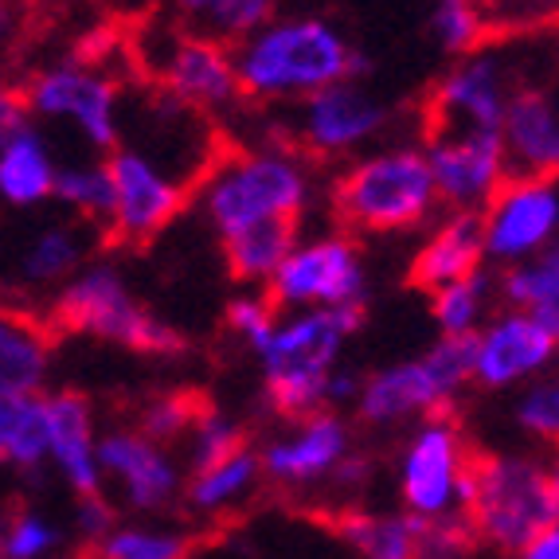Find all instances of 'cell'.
<instances>
[{"mask_svg":"<svg viewBox=\"0 0 559 559\" xmlns=\"http://www.w3.org/2000/svg\"><path fill=\"white\" fill-rule=\"evenodd\" d=\"M47 400V466L75 497L106 493L98 466V423L79 392H44Z\"/></svg>","mask_w":559,"mask_h":559,"instance_id":"cell-21","label":"cell"},{"mask_svg":"<svg viewBox=\"0 0 559 559\" xmlns=\"http://www.w3.org/2000/svg\"><path fill=\"white\" fill-rule=\"evenodd\" d=\"M509 177H556L559 168V103L556 91L540 79H516L504 103L501 126Z\"/></svg>","mask_w":559,"mask_h":559,"instance_id":"cell-20","label":"cell"},{"mask_svg":"<svg viewBox=\"0 0 559 559\" xmlns=\"http://www.w3.org/2000/svg\"><path fill=\"white\" fill-rule=\"evenodd\" d=\"M341 540L356 551V559H419L423 524L407 513H372V509H348L336 516Z\"/></svg>","mask_w":559,"mask_h":559,"instance_id":"cell-28","label":"cell"},{"mask_svg":"<svg viewBox=\"0 0 559 559\" xmlns=\"http://www.w3.org/2000/svg\"><path fill=\"white\" fill-rule=\"evenodd\" d=\"M559 353L556 321L524 309H493L474 333V383L485 392H516L551 372Z\"/></svg>","mask_w":559,"mask_h":559,"instance_id":"cell-16","label":"cell"},{"mask_svg":"<svg viewBox=\"0 0 559 559\" xmlns=\"http://www.w3.org/2000/svg\"><path fill=\"white\" fill-rule=\"evenodd\" d=\"M63 548V528L32 504L0 513V559H56Z\"/></svg>","mask_w":559,"mask_h":559,"instance_id":"cell-35","label":"cell"},{"mask_svg":"<svg viewBox=\"0 0 559 559\" xmlns=\"http://www.w3.org/2000/svg\"><path fill=\"white\" fill-rule=\"evenodd\" d=\"M329 204L348 231L400 235L439 212V192L423 145H388L341 168L329 188Z\"/></svg>","mask_w":559,"mask_h":559,"instance_id":"cell-5","label":"cell"},{"mask_svg":"<svg viewBox=\"0 0 559 559\" xmlns=\"http://www.w3.org/2000/svg\"><path fill=\"white\" fill-rule=\"evenodd\" d=\"M200 407H204V403H200L197 395H157V400H150L141 407L138 427L133 430H141L145 439L173 450L185 442V435L192 430V423H197Z\"/></svg>","mask_w":559,"mask_h":559,"instance_id":"cell-39","label":"cell"},{"mask_svg":"<svg viewBox=\"0 0 559 559\" xmlns=\"http://www.w3.org/2000/svg\"><path fill=\"white\" fill-rule=\"evenodd\" d=\"M364 309H289L278 318L271 341L259 348L262 400L286 419H301L313 411H325L329 376L341 368V353L356 336Z\"/></svg>","mask_w":559,"mask_h":559,"instance_id":"cell-4","label":"cell"},{"mask_svg":"<svg viewBox=\"0 0 559 559\" xmlns=\"http://www.w3.org/2000/svg\"><path fill=\"white\" fill-rule=\"evenodd\" d=\"M298 239H301V224H294V219H274V224L235 231L219 242H224V259H227L231 278L242 282L247 289H259L271 282V274L278 271L282 259H286L289 247Z\"/></svg>","mask_w":559,"mask_h":559,"instance_id":"cell-27","label":"cell"},{"mask_svg":"<svg viewBox=\"0 0 559 559\" xmlns=\"http://www.w3.org/2000/svg\"><path fill=\"white\" fill-rule=\"evenodd\" d=\"M430 180L447 212H481L497 188L509 180L501 138L481 130H427Z\"/></svg>","mask_w":559,"mask_h":559,"instance_id":"cell-18","label":"cell"},{"mask_svg":"<svg viewBox=\"0 0 559 559\" xmlns=\"http://www.w3.org/2000/svg\"><path fill=\"white\" fill-rule=\"evenodd\" d=\"M262 289L278 309H364L368 271L353 235H301Z\"/></svg>","mask_w":559,"mask_h":559,"instance_id":"cell-9","label":"cell"},{"mask_svg":"<svg viewBox=\"0 0 559 559\" xmlns=\"http://www.w3.org/2000/svg\"><path fill=\"white\" fill-rule=\"evenodd\" d=\"M197 544L180 524L150 521H118L103 540L91 544L86 559H192Z\"/></svg>","mask_w":559,"mask_h":559,"instance_id":"cell-31","label":"cell"},{"mask_svg":"<svg viewBox=\"0 0 559 559\" xmlns=\"http://www.w3.org/2000/svg\"><path fill=\"white\" fill-rule=\"evenodd\" d=\"M513 556L516 559H559V528H544L540 536H532Z\"/></svg>","mask_w":559,"mask_h":559,"instance_id":"cell-43","label":"cell"},{"mask_svg":"<svg viewBox=\"0 0 559 559\" xmlns=\"http://www.w3.org/2000/svg\"><path fill=\"white\" fill-rule=\"evenodd\" d=\"M98 466H103V481L118 489L121 504L133 516L165 513L180 501V489H185L180 457L133 427H114L98 435Z\"/></svg>","mask_w":559,"mask_h":559,"instance_id":"cell-17","label":"cell"},{"mask_svg":"<svg viewBox=\"0 0 559 559\" xmlns=\"http://www.w3.org/2000/svg\"><path fill=\"white\" fill-rule=\"evenodd\" d=\"M197 188L200 212L219 239L274 219L301 224L318 197L309 157L294 145H254L215 157Z\"/></svg>","mask_w":559,"mask_h":559,"instance_id":"cell-2","label":"cell"},{"mask_svg":"<svg viewBox=\"0 0 559 559\" xmlns=\"http://www.w3.org/2000/svg\"><path fill=\"white\" fill-rule=\"evenodd\" d=\"M51 333L20 309L0 306V400L47 392Z\"/></svg>","mask_w":559,"mask_h":559,"instance_id":"cell-24","label":"cell"},{"mask_svg":"<svg viewBox=\"0 0 559 559\" xmlns=\"http://www.w3.org/2000/svg\"><path fill=\"white\" fill-rule=\"evenodd\" d=\"M231 63L242 98L282 106L368 71V59L321 16H271L231 47Z\"/></svg>","mask_w":559,"mask_h":559,"instance_id":"cell-1","label":"cell"},{"mask_svg":"<svg viewBox=\"0 0 559 559\" xmlns=\"http://www.w3.org/2000/svg\"><path fill=\"white\" fill-rule=\"evenodd\" d=\"M28 121V110H24V98H20L16 86L0 83V141L9 138L12 130H20Z\"/></svg>","mask_w":559,"mask_h":559,"instance_id":"cell-42","label":"cell"},{"mask_svg":"<svg viewBox=\"0 0 559 559\" xmlns=\"http://www.w3.org/2000/svg\"><path fill=\"white\" fill-rule=\"evenodd\" d=\"M180 28L235 47L274 16L278 0H173Z\"/></svg>","mask_w":559,"mask_h":559,"instance_id":"cell-30","label":"cell"},{"mask_svg":"<svg viewBox=\"0 0 559 559\" xmlns=\"http://www.w3.org/2000/svg\"><path fill=\"white\" fill-rule=\"evenodd\" d=\"M254 454L262 481L286 493H309L318 485L336 481V474L356 454V435L341 411H313L301 419H286Z\"/></svg>","mask_w":559,"mask_h":559,"instance_id":"cell-13","label":"cell"},{"mask_svg":"<svg viewBox=\"0 0 559 559\" xmlns=\"http://www.w3.org/2000/svg\"><path fill=\"white\" fill-rule=\"evenodd\" d=\"M51 321L67 333H83L133 348L145 356H177L188 348L185 333L160 321L110 262H86L51 298Z\"/></svg>","mask_w":559,"mask_h":559,"instance_id":"cell-7","label":"cell"},{"mask_svg":"<svg viewBox=\"0 0 559 559\" xmlns=\"http://www.w3.org/2000/svg\"><path fill=\"white\" fill-rule=\"evenodd\" d=\"M262 485V469H259V454L247 442L235 454L219 457L212 466L188 469L185 474V489H180V501L192 516H204V521H224L235 509L251 504V497L259 493Z\"/></svg>","mask_w":559,"mask_h":559,"instance_id":"cell-23","label":"cell"},{"mask_svg":"<svg viewBox=\"0 0 559 559\" xmlns=\"http://www.w3.org/2000/svg\"><path fill=\"white\" fill-rule=\"evenodd\" d=\"M474 388V336H439L423 356L376 368L356 388V415L376 430L450 415Z\"/></svg>","mask_w":559,"mask_h":559,"instance_id":"cell-6","label":"cell"},{"mask_svg":"<svg viewBox=\"0 0 559 559\" xmlns=\"http://www.w3.org/2000/svg\"><path fill=\"white\" fill-rule=\"evenodd\" d=\"M497 309V289L489 266L469 278H457L450 286L430 289V318L442 336H474L485 318Z\"/></svg>","mask_w":559,"mask_h":559,"instance_id":"cell-32","label":"cell"},{"mask_svg":"<svg viewBox=\"0 0 559 559\" xmlns=\"http://www.w3.org/2000/svg\"><path fill=\"white\" fill-rule=\"evenodd\" d=\"M489 36L493 32H489V20L481 12V0H435V9H430V39L447 56H474V51L489 47Z\"/></svg>","mask_w":559,"mask_h":559,"instance_id":"cell-36","label":"cell"},{"mask_svg":"<svg viewBox=\"0 0 559 559\" xmlns=\"http://www.w3.org/2000/svg\"><path fill=\"white\" fill-rule=\"evenodd\" d=\"M477 219H481L485 266L489 262L513 266L548 247H559V180L509 177L477 212Z\"/></svg>","mask_w":559,"mask_h":559,"instance_id":"cell-15","label":"cell"},{"mask_svg":"<svg viewBox=\"0 0 559 559\" xmlns=\"http://www.w3.org/2000/svg\"><path fill=\"white\" fill-rule=\"evenodd\" d=\"M457 513L477 544L513 556L544 528H559L556 466L540 454H477Z\"/></svg>","mask_w":559,"mask_h":559,"instance_id":"cell-3","label":"cell"},{"mask_svg":"<svg viewBox=\"0 0 559 559\" xmlns=\"http://www.w3.org/2000/svg\"><path fill=\"white\" fill-rule=\"evenodd\" d=\"M513 423L528 435L532 442L559 439V383H556V376H540V380L516 388Z\"/></svg>","mask_w":559,"mask_h":559,"instance_id":"cell-38","label":"cell"},{"mask_svg":"<svg viewBox=\"0 0 559 559\" xmlns=\"http://www.w3.org/2000/svg\"><path fill=\"white\" fill-rule=\"evenodd\" d=\"M51 200L71 207L79 224L106 227V219H110V168H106V160L59 165Z\"/></svg>","mask_w":559,"mask_h":559,"instance_id":"cell-34","label":"cell"},{"mask_svg":"<svg viewBox=\"0 0 559 559\" xmlns=\"http://www.w3.org/2000/svg\"><path fill=\"white\" fill-rule=\"evenodd\" d=\"M59 160L44 133L24 121L0 141V200L9 207H39L56 192Z\"/></svg>","mask_w":559,"mask_h":559,"instance_id":"cell-25","label":"cell"},{"mask_svg":"<svg viewBox=\"0 0 559 559\" xmlns=\"http://www.w3.org/2000/svg\"><path fill=\"white\" fill-rule=\"evenodd\" d=\"M20 98L28 114L71 126L98 153H110L121 141V91L94 63L71 59V63L44 67L20 91Z\"/></svg>","mask_w":559,"mask_h":559,"instance_id":"cell-11","label":"cell"},{"mask_svg":"<svg viewBox=\"0 0 559 559\" xmlns=\"http://www.w3.org/2000/svg\"><path fill=\"white\" fill-rule=\"evenodd\" d=\"M493 289L504 309H524L532 318L559 325V247H548L513 266H501L493 274Z\"/></svg>","mask_w":559,"mask_h":559,"instance_id":"cell-29","label":"cell"},{"mask_svg":"<svg viewBox=\"0 0 559 559\" xmlns=\"http://www.w3.org/2000/svg\"><path fill=\"white\" fill-rule=\"evenodd\" d=\"M91 224H47L16 251V282L24 289H59L75 271L86 266L91 254Z\"/></svg>","mask_w":559,"mask_h":559,"instance_id":"cell-26","label":"cell"},{"mask_svg":"<svg viewBox=\"0 0 559 559\" xmlns=\"http://www.w3.org/2000/svg\"><path fill=\"white\" fill-rule=\"evenodd\" d=\"M118 504L110 501L106 493H91V497H75V516H71V524H75L79 540L91 548L94 540H103L106 532L118 524Z\"/></svg>","mask_w":559,"mask_h":559,"instance_id":"cell-41","label":"cell"},{"mask_svg":"<svg viewBox=\"0 0 559 559\" xmlns=\"http://www.w3.org/2000/svg\"><path fill=\"white\" fill-rule=\"evenodd\" d=\"M4 435H9V400H0V466H4Z\"/></svg>","mask_w":559,"mask_h":559,"instance_id":"cell-45","label":"cell"},{"mask_svg":"<svg viewBox=\"0 0 559 559\" xmlns=\"http://www.w3.org/2000/svg\"><path fill=\"white\" fill-rule=\"evenodd\" d=\"M16 32V16H12V4L9 0H0V44Z\"/></svg>","mask_w":559,"mask_h":559,"instance_id":"cell-44","label":"cell"},{"mask_svg":"<svg viewBox=\"0 0 559 559\" xmlns=\"http://www.w3.org/2000/svg\"><path fill=\"white\" fill-rule=\"evenodd\" d=\"M153 47L141 51L153 83L165 98L192 114H227L242 103L231 47L192 36L180 24L150 28Z\"/></svg>","mask_w":559,"mask_h":559,"instance_id":"cell-10","label":"cell"},{"mask_svg":"<svg viewBox=\"0 0 559 559\" xmlns=\"http://www.w3.org/2000/svg\"><path fill=\"white\" fill-rule=\"evenodd\" d=\"M4 466L16 474H39L47 466V400L44 392L9 400Z\"/></svg>","mask_w":559,"mask_h":559,"instance_id":"cell-33","label":"cell"},{"mask_svg":"<svg viewBox=\"0 0 559 559\" xmlns=\"http://www.w3.org/2000/svg\"><path fill=\"white\" fill-rule=\"evenodd\" d=\"M485 271L481 247V219L477 212H447L439 224L430 227L423 247L411 259V282L419 289H439L457 278Z\"/></svg>","mask_w":559,"mask_h":559,"instance_id":"cell-22","label":"cell"},{"mask_svg":"<svg viewBox=\"0 0 559 559\" xmlns=\"http://www.w3.org/2000/svg\"><path fill=\"white\" fill-rule=\"evenodd\" d=\"M180 447H185V462H180V466L200 469L247 447V430H242V423L235 419V415H227V411L200 407L197 423H192V430L185 435Z\"/></svg>","mask_w":559,"mask_h":559,"instance_id":"cell-37","label":"cell"},{"mask_svg":"<svg viewBox=\"0 0 559 559\" xmlns=\"http://www.w3.org/2000/svg\"><path fill=\"white\" fill-rule=\"evenodd\" d=\"M516 71L497 56L493 47H481L474 56H462L447 75L435 83L427 103V130H481L497 133L504 103L516 83Z\"/></svg>","mask_w":559,"mask_h":559,"instance_id":"cell-19","label":"cell"},{"mask_svg":"<svg viewBox=\"0 0 559 559\" xmlns=\"http://www.w3.org/2000/svg\"><path fill=\"white\" fill-rule=\"evenodd\" d=\"M392 126V106L376 98L360 79H341L294 103L289 138L301 157H353L368 150Z\"/></svg>","mask_w":559,"mask_h":559,"instance_id":"cell-12","label":"cell"},{"mask_svg":"<svg viewBox=\"0 0 559 559\" xmlns=\"http://www.w3.org/2000/svg\"><path fill=\"white\" fill-rule=\"evenodd\" d=\"M278 318L282 313H278V306L266 298V289H242V294H235V298L227 301V313H224L227 333H231L235 341H242L251 353H259V348L271 341Z\"/></svg>","mask_w":559,"mask_h":559,"instance_id":"cell-40","label":"cell"},{"mask_svg":"<svg viewBox=\"0 0 559 559\" xmlns=\"http://www.w3.org/2000/svg\"><path fill=\"white\" fill-rule=\"evenodd\" d=\"M469 462H474V450L466 442V430L450 415L415 423L395 462V489H400L403 513L419 524L454 516L466 497Z\"/></svg>","mask_w":559,"mask_h":559,"instance_id":"cell-8","label":"cell"},{"mask_svg":"<svg viewBox=\"0 0 559 559\" xmlns=\"http://www.w3.org/2000/svg\"><path fill=\"white\" fill-rule=\"evenodd\" d=\"M106 168H110V219H106L110 239L126 247H145L185 212V180L126 141L110 150Z\"/></svg>","mask_w":559,"mask_h":559,"instance_id":"cell-14","label":"cell"}]
</instances>
